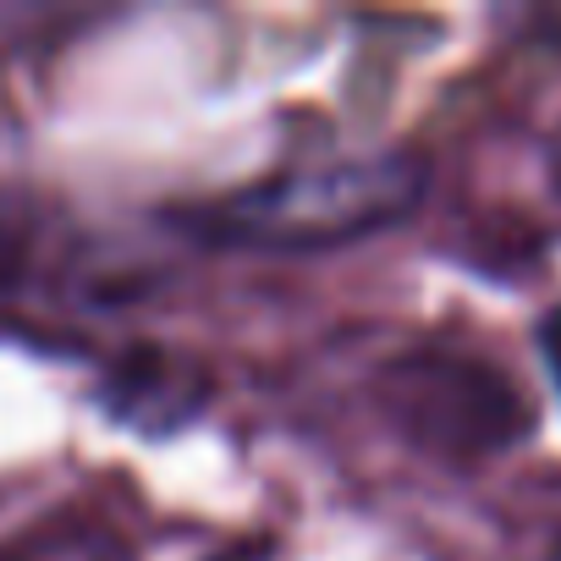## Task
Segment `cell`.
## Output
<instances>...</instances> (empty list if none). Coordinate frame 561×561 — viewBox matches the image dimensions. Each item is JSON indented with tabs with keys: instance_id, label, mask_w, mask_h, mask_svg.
I'll return each instance as SVG.
<instances>
[{
	"instance_id": "cell-1",
	"label": "cell",
	"mask_w": 561,
	"mask_h": 561,
	"mask_svg": "<svg viewBox=\"0 0 561 561\" xmlns=\"http://www.w3.org/2000/svg\"><path fill=\"white\" fill-rule=\"evenodd\" d=\"M424 198V165L413 154H347L304 171H280L253 187L220 193L182 215V226L220 248L253 253H320L397 226Z\"/></svg>"
},
{
	"instance_id": "cell-2",
	"label": "cell",
	"mask_w": 561,
	"mask_h": 561,
	"mask_svg": "<svg viewBox=\"0 0 561 561\" xmlns=\"http://www.w3.org/2000/svg\"><path fill=\"white\" fill-rule=\"evenodd\" d=\"M28 237H34V220L23 215V204L0 187V293L12 287L28 264Z\"/></svg>"
},
{
	"instance_id": "cell-3",
	"label": "cell",
	"mask_w": 561,
	"mask_h": 561,
	"mask_svg": "<svg viewBox=\"0 0 561 561\" xmlns=\"http://www.w3.org/2000/svg\"><path fill=\"white\" fill-rule=\"evenodd\" d=\"M45 561H133V556L122 545L100 539V534H67V539H56L45 550Z\"/></svg>"
},
{
	"instance_id": "cell-4",
	"label": "cell",
	"mask_w": 561,
	"mask_h": 561,
	"mask_svg": "<svg viewBox=\"0 0 561 561\" xmlns=\"http://www.w3.org/2000/svg\"><path fill=\"white\" fill-rule=\"evenodd\" d=\"M545 364H550V375H556V386H561V309H556L550 325H545Z\"/></svg>"
},
{
	"instance_id": "cell-5",
	"label": "cell",
	"mask_w": 561,
	"mask_h": 561,
	"mask_svg": "<svg viewBox=\"0 0 561 561\" xmlns=\"http://www.w3.org/2000/svg\"><path fill=\"white\" fill-rule=\"evenodd\" d=\"M556 176H561V144H556Z\"/></svg>"
},
{
	"instance_id": "cell-6",
	"label": "cell",
	"mask_w": 561,
	"mask_h": 561,
	"mask_svg": "<svg viewBox=\"0 0 561 561\" xmlns=\"http://www.w3.org/2000/svg\"><path fill=\"white\" fill-rule=\"evenodd\" d=\"M556 561H561V556H556Z\"/></svg>"
}]
</instances>
